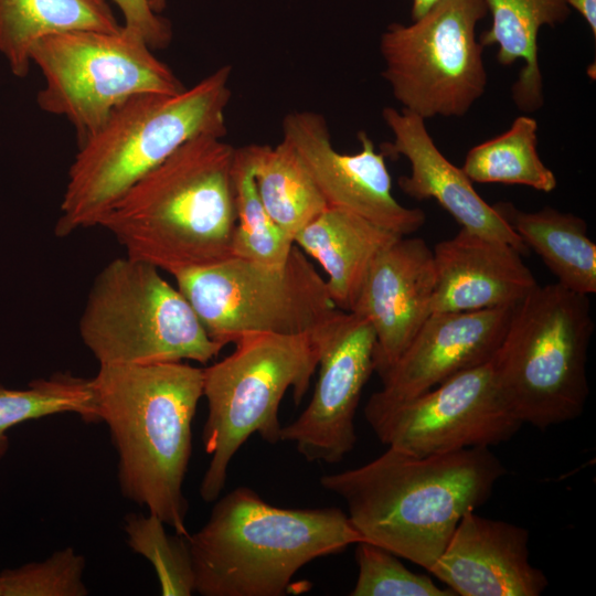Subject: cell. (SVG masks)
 <instances>
[{"mask_svg":"<svg viewBox=\"0 0 596 596\" xmlns=\"http://www.w3.org/2000/svg\"><path fill=\"white\" fill-rule=\"evenodd\" d=\"M504 475L485 447L430 456L387 447L363 466L323 475L320 483L345 502L362 541L428 572L461 517L482 505Z\"/></svg>","mask_w":596,"mask_h":596,"instance_id":"cell-1","label":"cell"},{"mask_svg":"<svg viewBox=\"0 0 596 596\" xmlns=\"http://www.w3.org/2000/svg\"><path fill=\"white\" fill-rule=\"evenodd\" d=\"M235 151L215 136L189 140L136 182L98 226L126 256L172 276L232 257Z\"/></svg>","mask_w":596,"mask_h":596,"instance_id":"cell-2","label":"cell"},{"mask_svg":"<svg viewBox=\"0 0 596 596\" xmlns=\"http://www.w3.org/2000/svg\"><path fill=\"white\" fill-rule=\"evenodd\" d=\"M92 383L100 422L118 456L123 497L188 536L183 482L203 369L182 361L104 364Z\"/></svg>","mask_w":596,"mask_h":596,"instance_id":"cell-3","label":"cell"},{"mask_svg":"<svg viewBox=\"0 0 596 596\" xmlns=\"http://www.w3.org/2000/svg\"><path fill=\"white\" fill-rule=\"evenodd\" d=\"M230 78L231 66L224 65L190 88L143 93L117 106L78 143L55 235L67 237L98 226L136 182L189 140L199 136L224 138Z\"/></svg>","mask_w":596,"mask_h":596,"instance_id":"cell-4","label":"cell"},{"mask_svg":"<svg viewBox=\"0 0 596 596\" xmlns=\"http://www.w3.org/2000/svg\"><path fill=\"white\" fill-rule=\"evenodd\" d=\"M188 541L200 595L281 596L301 567L362 538L339 508H279L240 486Z\"/></svg>","mask_w":596,"mask_h":596,"instance_id":"cell-5","label":"cell"},{"mask_svg":"<svg viewBox=\"0 0 596 596\" xmlns=\"http://www.w3.org/2000/svg\"><path fill=\"white\" fill-rule=\"evenodd\" d=\"M594 329L589 296L557 283L538 285L513 307L490 361L500 392L522 424L544 429L583 414Z\"/></svg>","mask_w":596,"mask_h":596,"instance_id":"cell-6","label":"cell"},{"mask_svg":"<svg viewBox=\"0 0 596 596\" xmlns=\"http://www.w3.org/2000/svg\"><path fill=\"white\" fill-rule=\"evenodd\" d=\"M318 330V329H317ZM317 330L302 334L252 333L236 340L235 350L203 369L207 415L202 432L211 456L200 483L205 502L220 497L230 464L253 434L268 444L280 441V402L288 389L299 404L318 368Z\"/></svg>","mask_w":596,"mask_h":596,"instance_id":"cell-7","label":"cell"},{"mask_svg":"<svg viewBox=\"0 0 596 596\" xmlns=\"http://www.w3.org/2000/svg\"><path fill=\"white\" fill-rule=\"evenodd\" d=\"M78 331L99 365L204 364L224 348L157 267L128 256L113 259L96 275Z\"/></svg>","mask_w":596,"mask_h":596,"instance_id":"cell-8","label":"cell"},{"mask_svg":"<svg viewBox=\"0 0 596 596\" xmlns=\"http://www.w3.org/2000/svg\"><path fill=\"white\" fill-rule=\"evenodd\" d=\"M173 277L209 337L222 345L252 333H311L338 310L326 280L296 245L283 266L232 256Z\"/></svg>","mask_w":596,"mask_h":596,"instance_id":"cell-9","label":"cell"},{"mask_svg":"<svg viewBox=\"0 0 596 596\" xmlns=\"http://www.w3.org/2000/svg\"><path fill=\"white\" fill-rule=\"evenodd\" d=\"M44 78L39 107L67 119L77 142L92 135L128 98L185 87L135 32L79 30L47 35L31 50Z\"/></svg>","mask_w":596,"mask_h":596,"instance_id":"cell-10","label":"cell"},{"mask_svg":"<svg viewBox=\"0 0 596 596\" xmlns=\"http://www.w3.org/2000/svg\"><path fill=\"white\" fill-rule=\"evenodd\" d=\"M483 0H438L421 18L381 35L382 76L402 108L424 120L460 117L485 94L488 75L476 26Z\"/></svg>","mask_w":596,"mask_h":596,"instance_id":"cell-11","label":"cell"},{"mask_svg":"<svg viewBox=\"0 0 596 596\" xmlns=\"http://www.w3.org/2000/svg\"><path fill=\"white\" fill-rule=\"evenodd\" d=\"M364 416L379 440L414 456L499 445L523 425L497 384L491 361L400 402L369 398Z\"/></svg>","mask_w":596,"mask_h":596,"instance_id":"cell-12","label":"cell"},{"mask_svg":"<svg viewBox=\"0 0 596 596\" xmlns=\"http://www.w3.org/2000/svg\"><path fill=\"white\" fill-rule=\"evenodd\" d=\"M319 375L302 413L281 427L308 461L340 462L356 443L354 417L362 391L375 371V333L369 320L338 309L318 330Z\"/></svg>","mask_w":596,"mask_h":596,"instance_id":"cell-13","label":"cell"},{"mask_svg":"<svg viewBox=\"0 0 596 596\" xmlns=\"http://www.w3.org/2000/svg\"><path fill=\"white\" fill-rule=\"evenodd\" d=\"M283 139L296 151L330 207L360 215L401 236L417 232L426 221L422 209L400 204L392 194L385 155L360 131L361 150L353 155L334 149L326 118L296 110L283 119Z\"/></svg>","mask_w":596,"mask_h":596,"instance_id":"cell-14","label":"cell"},{"mask_svg":"<svg viewBox=\"0 0 596 596\" xmlns=\"http://www.w3.org/2000/svg\"><path fill=\"white\" fill-rule=\"evenodd\" d=\"M433 249L419 237L400 236L373 260L351 312L375 333V371L382 377L432 313Z\"/></svg>","mask_w":596,"mask_h":596,"instance_id":"cell-15","label":"cell"},{"mask_svg":"<svg viewBox=\"0 0 596 596\" xmlns=\"http://www.w3.org/2000/svg\"><path fill=\"white\" fill-rule=\"evenodd\" d=\"M514 306L466 312H433L371 398L392 403L417 396L448 377L489 362Z\"/></svg>","mask_w":596,"mask_h":596,"instance_id":"cell-16","label":"cell"},{"mask_svg":"<svg viewBox=\"0 0 596 596\" xmlns=\"http://www.w3.org/2000/svg\"><path fill=\"white\" fill-rule=\"evenodd\" d=\"M456 596H540L545 574L530 562L529 531L467 511L428 571Z\"/></svg>","mask_w":596,"mask_h":596,"instance_id":"cell-17","label":"cell"},{"mask_svg":"<svg viewBox=\"0 0 596 596\" xmlns=\"http://www.w3.org/2000/svg\"><path fill=\"white\" fill-rule=\"evenodd\" d=\"M382 116L393 135L382 152L403 156L411 166V173L398 179L406 195L419 201L434 199L461 228L507 243L521 255L529 252L496 207L477 193L462 169L439 151L422 117L394 107H385Z\"/></svg>","mask_w":596,"mask_h":596,"instance_id":"cell-18","label":"cell"},{"mask_svg":"<svg viewBox=\"0 0 596 596\" xmlns=\"http://www.w3.org/2000/svg\"><path fill=\"white\" fill-rule=\"evenodd\" d=\"M522 255L501 241L465 228L433 249V312L515 306L539 284Z\"/></svg>","mask_w":596,"mask_h":596,"instance_id":"cell-19","label":"cell"},{"mask_svg":"<svg viewBox=\"0 0 596 596\" xmlns=\"http://www.w3.org/2000/svg\"><path fill=\"white\" fill-rule=\"evenodd\" d=\"M400 236L352 212L328 206L295 235L294 243L327 273L334 306L351 312L373 260Z\"/></svg>","mask_w":596,"mask_h":596,"instance_id":"cell-20","label":"cell"},{"mask_svg":"<svg viewBox=\"0 0 596 596\" xmlns=\"http://www.w3.org/2000/svg\"><path fill=\"white\" fill-rule=\"evenodd\" d=\"M491 14L490 28L481 33L480 44L498 45L497 60L508 66L524 64L512 85L518 108L531 113L542 107L543 81L538 57V36L543 25L564 23L571 14L568 0H483Z\"/></svg>","mask_w":596,"mask_h":596,"instance_id":"cell-21","label":"cell"},{"mask_svg":"<svg viewBox=\"0 0 596 596\" xmlns=\"http://www.w3.org/2000/svg\"><path fill=\"white\" fill-rule=\"evenodd\" d=\"M493 206L528 249L541 257L557 284L581 295L596 292V244L583 217L551 206L535 212L520 211L509 202Z\"/></svg>","mask_w":596,"mask_h":596,"instance_id":"cell-22","label":"cell"},{"mask_svg":"<svg viewBox=\"0 0 596 596\" xmlns=\"http://www.w3.org/2000/svg\"><path fill=\"white\" fill-rule=\"evenodd\" d=\"M121 28L108 0H0V54L17 77L28 75L31 50L47 35Z\"/></svg>","mask_w":596,"mask_h":596,"instance_id":"cell-23","label":"cell"},{"mask_svg":"<svg viewBox=\"0 0 596 596\" xmlns=\"http://www.w3.org/2000/svg\"><path fill=\"white\" fill-rule=\"evenodd\" d=\"M258 195L276 225L292 240L328 205L294 148L249 145Z\"/></svg>","mask_w":596,"mask_h":596,"instance_id":"cell-24","label":"cell"},{"mask_svg":"<svg viewBox=\"0 0 596 596\" xmlns=\"http://www.w3.org/2000/svg\"><path fill=\"white\" fill-rule=\"evenodd\" d=\"M538 123L521 115L499 136L472 147L461 167L473 183L526 185L552 192L557 181L538 152Z\"/></svg>","mask_w":596,"mask_h":596,"instance_id":"cell-25","label":"cell"},{"mask_svg":"<svg viewBox=\"0 0 596 596\" xmlns=\"http://www.w3.org/2000/svg\"><path fill=\"white\" fill-rule=\"evenodd\" d=\"M61 413L77 414L87 424L100 423L92 379L56 372L22 390L0 385V459L8 450L11 427Z\"/></svg>","mask_w":596,"mask_h":596,"instance_id":"cell-26","label":"cell"},{"mask_svg":"<svg viewBox=\"0 0 596 596\" xmlns=\"http://www.w3.org/2000/svg\"><path fill=\"white\" fill-rule=\"evenodd\" d=\"M234 192L236 225L232 256L268 266L285 265L295 243L276 225L260 201L249 146L236 148Z\"/></svg>","mask_w":596,"mask_h":596,"instance_id":"cell-27","label":"cell"},{"mask_svg":"<svg viewBox=\"0 0 596 596\" xmlns=\"http://www.w3.org/2000/svg\"><path fill=\"white\" fill-rule=\"evenodd\" d=\"M155 514L129 513L124 531L129 547L147 558L158 576L163 596H190L195 578L188 536L169 534Z\"/></svg>","mask_w":596,"mask_h":596,"instance_id":"cell-28","label":"cell"},{"mask_svg":"<svg viewBox=\"0 0 596 596\" xmlns=\"http://www.w3.org/2000/svg\"><path fill=\"white\" fill-rule=\"evenodd\" d=\"M358 577L352 596H456L430 576L408 570L397 555L366 541L355 543Z\"/></svg>","mask_w":596,"mask_h":596,"instance_id":"cell-29","label":"cell"},{"mask_svg":"<svg viewBox=\"0 0 596 596\" xmlns=\"http://www.w3.org/2000/svg\"><path fill=\"white\" fill-rule=\"evenodd\" d=\"M85 556L73 547L55 551L41 562L0 573L2 596H86Z\"/></svg>","mask_w":596,"mask_h":596,"instance_id":"cell-30","label":"cell"},{"mask_svg":"<svg viewBox=\"0 0 596 596\" xmlns=\"http://www.w3.org/2000/svg\"><path fill=\"white\" fill-rule=\"evenodd\" d=\"M120 9L124 28L140 35L155 51L169 45L172 30L168 20L156 13L148 0H113Z\"/></svg>","mask_w":596,"mask_h":596,"instance_id":"cell-31","label":"cell"},{"mask_svg":"<svg viewBox=\"0 0 596 596\" xmlns=\"http://www.w3.org/2000/svg\"><path fill=\"white\" fill-rule=\"evenodd\" d=\"M571 9H575L587 22L594 39L596 38V0H568Z\"/></svg>","mask_w":596,"mask_h":596,"instance_id":"cell-32","label":"cell"},{"mask_svg":"<svg viewBox=\"0 0 596 596\" xmlns=\"http://www.w3.org/2000/svg\"><path fill=\"white\" fill-rule=\"evenodd\" d=\"M438 0H412V19L421 18Z\"/></svg>","mask_w":596,"mask_h":596,"instance_id":"cell-33","label":"cell"},{"mask_svg":"<svg viewBox=\"0 0 596 596\" xmlns=\"http://www.w3.org/2000/svg\"><path fill=\"white\" fill-rule=\"evenodd\" d=\"M148 2L151 9L157 13H160L166 7V0H148Z\"/></svg>","mask_w":596,"mask_h":596,"instance_id":"cell-34","label":"cell"},{"mask_svg":"<svg viewBox=\"0 0 596 596\" xmlns=\"http://www.w3.org/2000/svg\"><path fill=\"white\" fill-rule=\"evenodd\" d=\"M0 596H2V593H1V584H0Z\"/></svg>","mask_w":596,"mask_h":596,"instance_id":"cell-35","label":"cell"}]
</instances>
